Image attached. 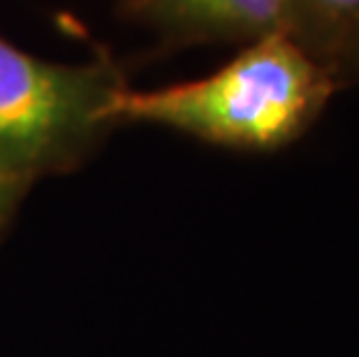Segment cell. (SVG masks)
Masks as SVG:
<instances>
[{
	"label": "cell",
	"mask_w": 359,
	"mask_h": 357,
	"mask_svg": "<svg viewBox=\"0 0 359 357\" xmlns=\"http://www.w3.org/2000/svg\"><path fill=\"white\" fill-rule=\"evenodd\" d=\"M343 90L339 77L292 35L246 42L206 77L163 88L116 90L107 105L111 128L158 126L243 154H273L294 144Z\"/></svg>",
	"instance_id": "cell-1"
},
{
	"label": "cell",
	"mask_w": 359,
	"mask_h": 357,
	"mask_svg": "<svg viewBox=\"0 0 359 357\" xmlns=\"http://www.w3.org/2000/svg\"><path fill=\"white\" fill-rule=\"evenodd\" d=\"M123 86L107 60L58 63L0 37V167L28 184L74 170L114 130L107 105Z\"/></svg>",
	"instance_id": "cell-2"
},
{
	"label": "cell",
	"mask_w": 359,
	"mask_h": 357,
	"mask_svg": "<svg viewBox=\"0 0 359 357\" xmlns=\"http://www.w3.org/2000/svg\"><path fill=\"white\" fill-rule=\"evenodd\" d=\"M126 5L179 44H246L276 33L294 37L292 0H126Z\"/></svg>",
	"instance_id": "cell-3"
},
{
	"label": "cell",
	"mask_w": 359,
	"mask_h": 357,
	"mask_svg": "<svg viewBox=\"0 0 359 357\" xmlns=\"http://www.w3.org/2000/svg\"><path fill=\"white\" fill-rule=\"evenodd\" d=\"M292 7L294 40L339 77L343 51L359 30V0H292Z\"/></svg>",
	"instance_id": "cell-4"
},
{
	"label": "cell",
	"mask_w": 359,
	"mask_h": 357,
	"mask_svg": "<svg viewBox=\"0 0 359 357\" xmlns=\"http://www.w3.org/2000/svg\"><path fill=\"white\" fill-rule=\"evenodd\" d=\"M30 186L33 184H28L26 179H21L17 174L0 167V232L10 223V218L14 216V211H17L19 202L24 200Z\"/></svg>",
	"instance_id": "cell-5"
},
{
	"label": "cell",
	"mask_w": 359,
	"mask_h": 357,
	"mask_svg": "<svg viewBox=\"0 0 359 357\" xmlns=\"http://www.w3.org/2000/svg\"><path fill=\"white\" fill-rule=\"evenodd\" d=\"M339 79L343 83V88L359 83V30L353 40H350L348 49L343 51V58L339 63Z\"/></svg>",
	"instance_id": "cell-6"
}]
</instances>
